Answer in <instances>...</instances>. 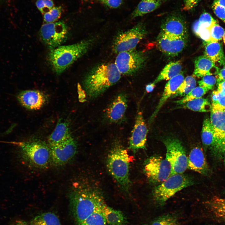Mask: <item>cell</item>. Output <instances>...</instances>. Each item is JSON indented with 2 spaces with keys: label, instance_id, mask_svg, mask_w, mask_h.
I'll return each instance as SVG.
<instances>
[{
  "label": "cell",
  "instance_id": "cell-48",
  "mask_svg": "<svg viewBox=\"0 0 225 225\" xmlns=\"http://www.w3.org/2000/svg\"><path fill=\"white\" fill-rule=\"evenodd\" d=\"M222 38H223V41L225 45V31L224 32V33L223 35Z\"/></svg>",
  "mask_w": 225,
  "mask_h": 225
},
{
  "label": "cell",
  "instance_id": "cell-35",
  "mask_svg": "<svg viewBox=\"0 0 225 225\" xmlns=\"http://www.w3.org/2000/svg\"><path fill=\"white\" fill-rule=\"evenodd\" d=\"M212 7L216 15L225 23V0H214Z\"/></svg>",
  "mask_w": 225,
  "mask_h": 225
},
{
  "label": "cell",
  "instance_id": "cell-16",
  "mask_svg": "<svg viewBox=\"0 0 225 225\" xmlns=\"http://www.w3.org/2000/svg\"><path fill=\"white\" fill-rule=\"evenodd\" d=\"M148 130L142 112H138L129 139V148L134 152L146 148Z\"/></svg>",
  "mask_w": 225,
  "mask_h": 225
},
{
  "label": "cell",
  "instance_id": "cell-41",
  "mask_svg": "<svg viewBox=\"0 0 225 225\" xmlns=\"http://www.w3.org/2000/svg\"><path fill=\"white\" fill-rule=\"evenodd\" d=\"M98 1L100 3L107 7L116 8L121 5L124 0H98Z\"/></svg>",
  "mask_w": 225,
  "mask_h": 225
},
{
  "label": "cell",
  "instance_id": "cell-50",
  "mask_svg": "<svg viewBox=\"0 0 225 225\" xmlns=\"http://www.w3.org/2000/svg\"><path fill=\"white\" fill-rule=\"evenodd\" d=\"M159 0V1H162L164 0Z\"/></svg>",
  "mask_w": 225,
  "mask_h": 225
},
{
  "label": "cell",
  "instance_id": "cell-32",
  "mask_svg": "<svg viewBox=\"0 0 225 225\" xmlns=\"http://www.w3.org/2000/svg\"><path fill=\"white\" fill-rule=\"evenodd\" d=\"M208 91L200 86L195 87L183 98L175 102L177 104L183 105L189 101L202 98Z\"/></svg>",
  "mask_w": 225,
  "mask_h": 225
},
{
  "label": "cell",
  "instance_id": "cell-14",
  "mask_svg": "<svg viewBox=\"0 0 225 225\" xmlns=\"http://www.w3.org/2000/svg\"><path fill=\"white\" fill-rule=\"evenodd\" d=\"M187 38L172 36L161 31L157 38L158 47L165 54L175 56L185 48L187 43Z\"/></svg>",
  "mask_w": 225,
  "mask_h": 225
},
{
  "label": "cell",
  "instance_id": "cell-43",
  "mask_svg": "<svg viewBox=\"0 0 225 225\" xmlns=\"http://www.w3.org/2000/svg\"><path fill=\"white\" fill-rule=\"evenodd\" d=\"M201 0H184L182 9L185 11L193 9Z\"/></svg>",
  "mask_w": 225,
  "mask_h": 225
},
{
  "label": "cell",
  "instance_id": "cell-15",
  "mask_svg": "<svg viewBox=\"0 0 225 225\" xmlns=\"http://www.w3.org/2000/svg\"><path fill=\"white\" fill-rule=\"evenodd\" d=\"M161 32L172 36L188 38L186 22L181 14L177 13L168 15L163 20Z\"/></svg>",
  "mask_w": 225,
  "mask_h": 225
},
{
  "label": "cell",
  "instance_id": "cell-22",
  "mask_svg": "<svg viewBox=\"0 0 225 225\" xmlns=\"http://www.w3.org/2000/svg\"><path fill=\"white\" fill-rule=\"evenodd\" d=\"M205 56L215 64L225 66V57L222 44L218 41L204 42Z\"/></svg>",
  "mask_w": 225,
  "mask_h": 225
},
{
  "label": "cell",
  "instance_id": "cell-34",
  "mask_svg": "<svg viewBox=\"0 0 225 225\" xmlns=\"http://www.w3.org/2000/svg\"><path fill=\"white\" fill-rule=\"evenodd\" d=\"M62 12L61 6L53 7L43 14L44 20L47 23L55 22L60 18Z\"/></svg>",
  "mask_w": 225,
  "mask_h": 225
},
{
  "label": "cell",
  "instance_id": "cell-31",
  "mask_svg": "<svg viewBox=\"0 0 225 225\" xmlns=\"http://www.w3.org/2000/svg\"><path fill=\"white\" fill-rule=\"evenodd\" d=\"M103 207L95 211L79 225H107Z\"/></svg>",
  "mask_w": 225,
  "mask_h": 225
},
{
  "label": "cell",
  "instance_id": "cell-40",
  "mask_svg": "<svg viewBox=\"0 0 225 225\" xmlns=\"http://www.w3.org/2000/svg\"><path fill=\"white\" fill-rule=\"evenodd\" d=\"M197 35L204 41V42L211 41L210 28H200L199 25V29Z\"/></svg>",
  "mask_w": 225,
  "mask_h": 225
},
{
  "label": "cell",
  "instance_id": "cell-26",
  "mask_svg": "<svg viewBox=\"0 0 225 225\" xmlns=\"http://www.w3.org/2000/svg\"><path fill=\"white\" fill-rule=\"evenodd\" d=\"M201 139L205 147L210 148L215 153V139L212 127L208 118H207L204 120L202 131Z\"/></svg>",
  "mask_w": 225,
  "mask_h": 225
},
{
  "label": "cell",
  "instance_id": "cell-6",
  "mask_svg": "<svg viewBox=\"0 0 225 225\" xmlns=\"http://www.w3.org/2000/svg\"><path fill=\"white\" fill-rule=\"evenodd\" d=\"M18 145L23 158L36 167L45 168L51 160L50 147L42 142H20Z\"/></svg>",
  "mask_w": 225,
  "mask_h": 225
},
{
  "label": "cell",
  "instance_id": "cell-3",
  "mask_svg": "<svg viewBox=\"0 0 225 225\" xmlns=\"http://www.w3.org/2000/svg\"><path fill=\"white\" fill-rule=\"evenodd\" d=\"M93 43L92 39H89L72 45L60 46L52 49L49 54L48 59L54 72L57 74L63 72L84 54Z\"/></svg>",
  "mask_w": 225,
  "mask_h": 225
},
{
  "label": "cell",
  "instance_id": "cell-10",
  "mask_svg": "<svg viewBox=\"0 0 225 225\" xmlns=\"http://www.w3.org/2000/svg\"><path fill=\"white\" fill-rule=\"evenodd\" d=\"M146 58L143 52L135 49L118 53L114 63L121 74L130 75L142 68Z\"/></svg>",
  "mask_w": 225,
  "mask_h": 225
},
{
  "label": "cell",
  "instance_id": "cell-4",
  "mask_svg": "<svg viewBox=\"0 0 225 225\" xmlns=\"http://www.w3.org/2000/svg\"><path fill=\"white\" fill-rule=\"evenodd\" d=\"M130 159L127 151L119 143H115L109 153L107 167L111 175L124 191H129L130 186L129 178Z\"/></svg>",
  "mask_w": 225,
  "mask_h": 225
},
{
  "label": "cell",
  "instance_id": "cell-30",
  "mask_svg": "<svg viewBox=\"0 0 225 225\" xmlns=\"http://www.w3.org/2000/svg\"><path fill=\"white\" fill-rule=\"evenodd\" d=\"M196 84V80L194 77L187 76L173 95V97H184L195 88Z\"/></svg>",
  "mask_w": 225,
  "mask_h": 225
},
{
  "label": "cell",
  "instance_id": "cell-29",
  "mask_svg": "<svg viewBox=\"0 0 225 225\" xmlns=\"http://www.w3.org/2000/svg\"><path fill=\"white\" fill-rule=\"evenodd\" d=\"M183 108L201 112L211 111L212 105L206 98H199L189 101L183 104Z\"/></svg>",
  "mask_w": 225,
  "mask_h": 225
},
{
  "label": "cell",
  "instance_id": "cell-21",
  "mask_svg": "<svg viewBox=\"0 0 225 225\" xmlns=\"http://www.w3.org/2000/svg\"><path fill=\"white\" fill-rule=\"evenodd\" d=\"M194 63V77L202 78L207 75L217 74L219 70L216 64L205 55L196 58Z\"/></svg>",
  "mask_w": 225,
  "mask_h": 225
},
{
  "label": "cell",
  "instance_id": "cell-24",
  "mask_svg": "<svg viewBox=\"0 0 225 225\" xmlns=\"http://www.w3.org/2000/svg\"><path fill=\"white\" fill-rule=\"evenodd\" d=\"M103 212L106 222L109 225H125L127 222L126 218L122 212L106 204L103 206Z\"/></svg>",
  "mask_w": 225,
  "mask_h": 225
},
{
  "label": "cell",
  "instance_id": "cell-39",
  "mask_svg": "<svg viewBox=\"0 0 225 225\" xmlns=\"http://www.w3.org/2000/svg\"><path fill=\"white\" fill-rule=\"evenodd\" d=\"M36 5L38 9L43 14L54 7V3L52 0H37Z\"/></svg>",
  "mask_w": 225,
  "mask_h": 225
},
{
  "label": "cell",
  "instance_id": "cell-11",
  "mask_svg": "<svg viewBox=\"0 0 225 225\" xmlns=\"http://www.w3.org/2000/svg\"><path fill=\"white\" fill-rule=\"evenodd\" d=\"M40 34L45 43L53 49L60 46L67 40L68 31L65 23L59 21L43 24L40 29Z\"/></svg>",
  "mask_w": 225,
  "mask_h": 225
},
{
  "label": "cell",
  "instance_id": "cell-1",
  "mask_svg": "<svg viewBox=\"0 0 225 225\" xmlns=\"http://www.w3.org/2000/svg\"><path fill=\"white\" fill-rule=\"evenodd\" d=\"M69 198L71 211L78 225L106 204L101 193L90 188L76 189L70 193Z\"/></svg>",
  "mask_w": 225,
  "mask_h": 225
},
{
  "label": "cell",
  "instance_id": "cell-36",
  "mask_svg": "<svg viewBox=\"0 0 225 225\" xmlns=\"http://www.w3.org/2000/svg\"><path fill=\"white\" fill-rule=\"evenodd\" d=\"M198 21L199 27L204 28H211L217 22L212 16L207 12L202 13Z\"/></svg>",
  "mask_w": 225,
  "mask_h": 225
},
{
  "label": "cell",
  "instance_id": "cell-12",
  "mask_svg": "<svg viewBox=\"0 0 225 225\" xmlns=\"http://www.w3.org/2000/svg\"><path fill=\"white\" fill-rule=\"evenodd\" d=\"M210 121L215 141V153L221 156L225 152V110L212 107Z\"/></svg>",
  "mask_w": 225,
  "mask_h": 225
},
{
  "label": "cell",
  "instance_id": "cell-45",
  "mask_svg": "<svg viewBox=\"0 0 225 225\" xmlns=\"http://www.w3.org/2000/svg\"><path fill=\"white\" fill-rule=\"evenodd\" d=\"M217 90L220 93L225 95V81L218 83Z\"/></svg>",
  "mask_w": 225,
  "mask_h": 225
},
{
  "label": "cell",
  "instance_id": "cell-28",
  "mask_svg": "<svg viewBox=\"0 0 225 225\" xmlns=\"http://www.w3.org/2000/svg\"><path fill=\"white\" fill-rule=\"evenodd\" d=\"M30 225H61L59 219L51 212L42 213L35 216L31 221Z\"/></svg>",
  "mask_w": 225,
  "mask_h": 225
},
{
  "label": "cell",
  "instance_id": "cell-9",
  "mask_svg": "<svg viewBox=\"0 0 225 225\" xmlns=\"http://www.w3.org/2000/svg\"><path fill=\"white\" fill-rule=\"evenodd\" d=\"M144 171L149 182L158 185L171 175V167L166 158L154 155L145 161Z\"/></svg>",
  "mask_w": 225,
  "mask_h": 225
},
{
  "label": "cell",
  "instance_id": "cell-25",
  "mask_svg": "<svg viewBox=\"0 0 225 225\" xmlns=\"http://www.w3.org/2000/svg\"><path fill=\"white\" fill-rule=\"evenodd\" d=\"M182 66L180 61L171 62L166 65L153 82L155 84L163 80H169L181 73Z\"/></svg>",
  "mask_w": 225,
  "mask_h": 225
},
{
  "label": "cell",
  "instance_id": "cell-13",
  "mask_svg": "<svg viewBox=\"0 0 225 225\" xmlns=\"http://www.w3.org/2000/svg\"><path fill=\"white\" fill-rule=\"evenodd\" d=\"M49 147L51 160L58 166L64 165L71 160L77 148V143L72 136L60 143Z\"/></svg>",
  "mask_w": 225,
  "mask_h": 225
},
{
  "label": "cell",
  "instance_id": "cell-46",
  "mask_svg": "<svg viewBox=\"0 0 225 225\" xmlns=\"http://www.w3.org/2000/svg\"><path fill=\"white\" fill-rule=\"evenodd\" d=\"M9 225H30L26 221L23 220H18L11 223Z\"/></svg>",
  "mask_w": 225,
  "mask_h": 225
},
{
  "label": "cell",
  "instance_id": "cell-7",
  "mask_svg": "<svg viewBox=\"0 0 225 225\" xmlns=\"http://www.w3.org/2000/svg\"><path fill=\"white\" fill-rule=\"evenodd\" d=\"M166 148V159L170 164L171 174H182L188 167V157L181 142L175 138H167L163 140Z\"/></svg>",
  "mask_w": 225,
  "mask_h": 225
},
{
  "label": "cell",
  "instance_id": "cell-44",
  "mask_svg": "<svg viewBox=\"0 0 225 225\" xmlns=\"http://www.w3.org/2000/svg\"><path fill=\"white\" fill-rule=\"evenodd\" d=\"M217 82L218 84L221 82L225 81V66L219 70L216 76Z\"/></svg>",
  "mask_w": 225,
  "mask_h": 225
},
{
  "label": "cell",
  "instance_id": "cell-17",
  "mask_svg": "<svg viewBox=\"0 0 225 225\" xmlns=\"http://www.w3.org/2000/svg\"><path fill=\"white\" fill-rule=\"evenodd\" d=\"M127 98L125 94L118 95L106 109L105 115L110 122H122L125 118L127 107Z\"/></svg>",
  "mask_w": 225,
  "mask_h": 225
},
{
  "label": "cell",
  "instance_id": "cell-2",
  "mask_svg": "<svg viewBox=\"0 0 225 225\" xmlns=\"http://www.w3.org/2000/svg\"><path fill=\"white\" fill-rule=\"evenodd\" d=\"M121 75L114 63L97 65L91 69L84 79L85 90L90 97L96 98L117 82Z\"/></svg>",
  "mask_w": 225,
  "mask_h": 225
},
{
  "label": "cell",
  "instance_id": "cell-47",
  "mask_svg": "<svg viewBox=\"0 0 225 225\" xmlns=\"http://www.w3.org/2000/svg\"><path fill=\"white\" fill-rule=\"evenodd\" d=\"M155 84L153 82L147 85L146 87V90L147 92H152L155 87Z\"/></svg>",
  "mask_w": 225,
  "mask_h": 225
},
{
  "label": "cell",
  "instance_id": "cell-20",
  "mask_svg": "<svg viewBox=\"0 0 225 225\" xmlns=\"http://www.w3.org/2000/svg\"><path fill=\"white\" fill-rule=\"evenodd\" d=\"M184 79L183 74L182 72H181L168 80L165 85L163 93L158 103L150 117L149 120L150 122L152 121L154 119L167 100L175 93Z\"/></svg>",
  "mask_w": 225,
  "mask_h": 225
},
{
  "label": "cell",
  "instance_id": "cell-23",
  "mask_svg": "<svg viewBox=\"0 0 225 225\" xmlns=\"http://www.w3.org/2000/svg\"><path fill=\"white\" fill-rule=\"evenodd\" d=\"M71 136L68 123L59 120L54 129L48 137L49 146L60 143Z\"/></svg>",
  "mask_w": 225,
  "mask_h": 225
},
{
  "label": "cell",
  "instance_id": "cell-37",
  "mask_svg": "<svg viewBox=\"0 0 225 225\" xmlns=\"http://www.w3.org/2000/svg\"><path fill=\"white\" fill-rule=\"evenodd\" d=\"M224 29L218 23H215L210 28L211 41H219L222 40L224 32Z\"/></svg>",
  "mask_w": 225,
  "mask_h": 225
},
{
  "label": "cell",
  "instance_id": "cell-51",
  "mask_svg": "<svg viewBox=\"0 0 225 225\" xmlns=\"http://www.w3.org/2000/svg\"><path fill=\"white\" fill-rule=\"evenodd\" d=\"M224 162H225V157Z\"/></svg>",
  "mask_w": 225,
  "mask_h": 225
},
{
  "label": "cell",
  "instance_id": "cell-49",
  "mask_svg": "<svg viewBox=\"0 0 225 225\" xmlns=\"http://www.w3.org/2000/svg\"><path fill=\"white\" fill-rule=\"evenodd\" d=\"M84 0V1H86V2H88V1H90L91 0Z\"/></svg>",
  "mask_w": 225,
  "mask_h": 225
},
{
  "label": "cell",
  "instance_id": "cell-33",
  "mask_svg": "<svg viewBox=\"0 0 225 225\" xmlns=\"http://www.w3.org/2000/svg\"><path fill=\"white\" fill-rule=\"evenodd\" d=\"M151 225H179V223L175 215L167 214L155 219Z\"/></svg>",
  "mask_w": 225,
  "mask_h": 225
},
{
  "label": "cell",
  "instance_id": "cell-19",
  "mask_svg": "<svg viewBox=\"0 0 225 225\" xmlns=\"http://www.w3.org/2000/svg\"><path fill=\"white\" fill-rule=\"evenodd\" d=\"M187 168L206 175L209 169L202 149L198 147L193 148L188 157Z\"/></svg>",
  "mask_w": 225,
  "mask_h": 225
},
{
  "label": "cell",
  "instance_id": "cell-18",
  "mask_svg": "<svg viewBox=\"0 0 225 225\" xmlns=\"http://www.w3.org/2000/svg\"><path fill=\"white\" fill-rule=\"evenodd\" d=\"M16 97L23 107L31 110L40 109L47 100L46 96L43 93L36 90L22 91L17 95Z\"/></svg>",
  "mask_w": 225,
  "mask_h": 225
},
{
  "label": "cell",
  "instance_id": "cell-52",
  "mask_svg": "<svg viewBox=\"0 0 225 225\" xmlns=\"http://www.w3.org/2000/svg\"><path fill=\"white\" fill-rule=\"evenodd\" d=\"M148 225V224H145V225Z\"/></svg>",
  "mask_w": 225,
  "mask_h": 225
},
{
  "label": "cell",
  "instance_id": "cell-42",
  "mask_svg": "<svg viewBox=\"0 0 225 225\" xmlns=\"http://www.w3.org/2000/svg\"><path fill=\"white\" fill-rule=\"evenodd\" d=\"M218 92L217 99L215 102L212 103V107L217 108L225 110V95L222 94L219 92Z\"/></svg>",
  "mask_w": 225,
  "mask_h": 225
},
{
  "label": "cell",
  "instance_id": "cell-27",
  "mask_svg": "<svg viewBox=\"0 0 225 225\" xmlns=\"http://www.w3.org/2000/svg\"><path fill=\"white\" fill-rule=\"evenodd\" d=\"M158 0H141L132 14L133 18L142 16L155 10L161 4Z\"/></svg>",
  "mask_w": 225,
  "mask_h": 225
},
{
  "label": "cell",
  "instance_id": "cell-8",
  "mask_svg": "<svg viewBox=\"0 0 225 225\" xmlns=\"http://www.w3.org/2000/svg\"><path fill=\"white\" fill-rule=\"evenodd\" d=\"M147 32L145 26L142 23H139L127 30L119 32L113 40V51L118 54L135 49Z\"/></svg>",
  "mask_w": 225,
  "mask_h": 225
},
{
  "label": "cell",
  "instance_id": "cell-5",
  "mask_svg": "<svg viewBox=\"0 0 225 225\" xmlns=\"http://www.w3.org/2000/svg\"><path fill=\"white\" fill-rule=\"evenodd\" d=\"M193 183L192 178L183 173L171 175L154 188L152 191L153 198L158 204L163 205L177 192L192 185Z\"/></svg>",
  "mask_w": 225,
  "mask_h": 225
},
{
  "label": "cell",
  "instance_id": "cell-38",
  "mask_svg": "<svg viewBox=\"0 0 225 225\" xmlns=\"http://www.w3.org/2000/svg\"><path fill=\"white\" fill-rule=\"evenodd\" d=\"M216 82V78L213 75H207L202 77L198 82L199 86L209 90L214 88Z\"/></svg>",
  "mask_w": 225,
  "mask_h": 225
}]
</instances>
